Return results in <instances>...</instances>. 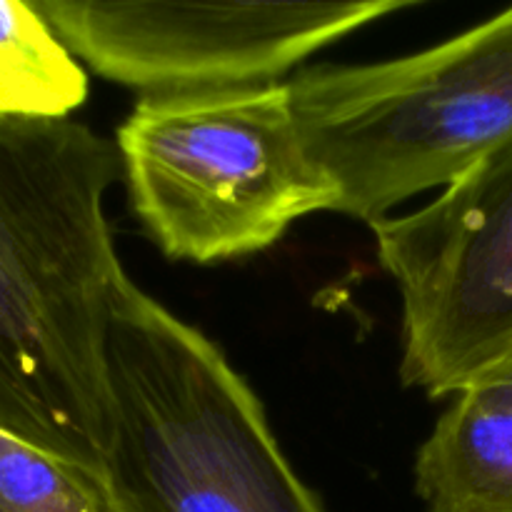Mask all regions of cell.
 <instances>
[{
  "instance_id": "4",
  "label": "cell",
  "mask_w": 512,
  "mask_h": 512,
  "mask_svg": "<svg viewBox=\"0 0 512 512\" xmlns=\"http://www.w3.org/2000/svg\"><path fill=\"white\" fill-rule=\"evenodd\" d=\"M115 148L133 213L170 260L243 258L338 205L305 150L288 83L143 95Z\"/></svg>"
},
{
  "instance_id": "5",
  "label": "cell",
  "mask_w": 512,
  "mask_h": 512,
  "mask_svg": "<svg viewBox=\"0 0 512 512\" xmlns=\"http://www.w3.org/2000/svg\"><path fill=\"white\" fill-rule=\"evenodd\" d=\"M30 3L78 63L143 98L280 83L310 55L415 0Z\"/></svg>"
},
{
  "instance_id": "3",
  "label": "cell",
  "mask_w": 512,
  "mask_h": 512,
  "mask_svg": "<svg viewBox=\"0 0 512 512\" xmlns=\"http://www.w3.org/2000/svg\"><path fill=\"white\" fill-rule=\"evenodd\" d=\"M288 88L335 213L375 225L512 143V8L403 58L305 68Z\"/></svg>"
},
{
  "instance_id": "1",
  "label": "cell",
  "mask_w": 512,
  "mask_h": 512,
  "mask_svg": "<svg viewBox=\"0 0 512 512\" xmlns=\"http://www.w3.org/2000/svg\"><path fill=\"white\" fill-rule=\"evenodd\" d=\"M118 148L70 118H0V430L108 470V335L128 280L105 195Z\"/></svg>"
},
{
  "instance_id": "2",
  "label": "cell",
  "mask_w": 512,
  "mask_h": 512,
  "mask_svg": "<svg viewBox=\"0 0 512 512\" xmlns=\"http://www.w3.org/2000/svg\"><path fill=\"white\" fill-rule=\"evenodd\" d=\"M108 373V473L130 512H325L218 345L130 278L115 300Z\"/></svg>"
},
{
  "instance_id": "7",
  "label": "cell",
  "mask_w": 512,
  "mask_h": 512,
  "mask_svg": "<svg viewBox=\"0 0 512 512\" xmlns=\"http://www.w3.org/2000/svg\"><path fill=\"white\" fill-rule=\"evenodd\" d=\"M455 398L415 460L425 512H512V410Z\"/></svg>"
},
{
  "instance_id": "10",
  "label": "cell",
  "mask_w": 512,
  "mask_h": 512,
  "mask_svg": "<svg viewBox=\"0 0 512 512\" xmlns=\"http://www.w3.org/2000/svg\"><path fill=\"white\" fill-rule=\"evenodd\" d=\"M463 393H473L488 403L512 410V345L493 365H488Z\"/></svg>"
},
{
  "instance_id": "9",
  "label": "cell",
  "mask_w": 512,
  "mask_h": 512,
  "mask_svg": "<svg viewBox=\"0 0 512 512\" xmlns=\"http://www.w3.org/2000/svg\"><path fill=\"white\" fill-rule=\"evenodd\" d=\"M0 512H130L108 470L0 430Z\"/></svg>"
},
{
  "instance_id": "6",
  "label": "cell",
  "mask_w": 512,
  "mask_h": 512,
  "mask_svg": "<svg viewBox=\"0 0 512 512\" xmlns=\"http://www.w3.org/2000/svg\"><path fill=\"white\" fill-rule=\"evenodd\" d=\"M373 233L403 298L400 378L460 395L512 345V143Z\"/></svg>"
},
{
  "instance_id": "8",
  "label": "cell",
  "mask_w": 512,
  "mask_h": 512,
  "mask_svg": "<svg viewBox=\"0 0 512 512\" xmlns=\"http://www.w3.org/2000/svg\"><path fill=\"white\" fill-rule=\"evenodd\" d=\"M88 75L33 3L0 0V118H68Z\"/></svg>"
}]
</instances>
